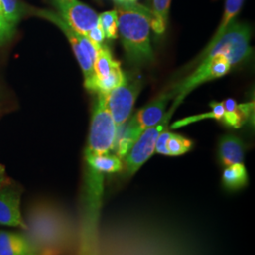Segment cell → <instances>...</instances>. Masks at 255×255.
I'll return each mask as SVG.
<instances>
[{
  "label": "cell",
  "instance_id": "1",
  "mask_svg": "<svg viewBox=\"0 0 255 255\" xmlns=\"http://www.w3.org/2000/svg\"><path fill=\"white\" fill-rule=\"evenodd\" d=\"M118 6L119 34L128 63L141 66L150 64L154 54L150 44V28L155 33H164L166 24L153 10L137 2L124 1Z\"/></svg>",
  "mask_w": 255,
  "mask_h": 255
},
{
  "label": "cell",
  "instance_id": "2",
  "mask_svg": "<svg viewBox=\"0 0 255 255\" xmlns=\"http://www.w3.org/2000/svg\"><path fill=\"white\" fill-rule=\"evenodd\" d=\"M27 229L23 233L38 248L42 255H55L70 239V225L64 214L53 206L38 203L24 218Z\"/></svg>",
  "mask_w": 255,
  "mask_h": 255
},
{
  "label": "cell",
  "instance_id": "3",
  "mask_svg": "<svg viewBox=\"0 0 255 255\" xmlns=\"http://www.w3.org/2000/svg\"><path fill=\"white\" fill-rule=\"evenodd\" d=\"M118 126L106 105V95L98 94L95 101L84 159L110 153L115 146Z\"/></svg>",
  "mask_w": 255,
  "mask_h": 255
},
{
  "label": "cell",
  "instance_id": "4",
  "mask_svg": "<svg viewBox=\"0 0 255 255\" xmlns=\"http://www.w3.org/2000/svg\"><path fill=\"white\" fill-rule=\"evenodd\" d=\"M200 62L201 64L193 73L175 85L169 91L174 99L172 106L175 108H177L183 99L196 87L204 82L225 76L232 68V64L224 55H205Z\"/></svg>",
  "mask_w": 255,
  "mask_h": 255
},
{
  "label": "cell",
  "instance_id": "5",
  "mask_svg": "<svg viewBox=\"0 0 255 255\" xmlns=\"http://www.w3.org/2000/svg\"><path fill=\"white\" fill-rule=\"evenodd\" d=\"M33 13L41 18L46 19L59 27L72 46L74 54L81 65L84 75V82H89L94 77L93 63L96 59L99 47L84 35L77 32L57 12L50 9H35Z\"/></svg>",
  "mask_w": 255,
  "mask_h": 255
},
{
  "label": "cell",
  "instance_id": "6",
  "mask_svg": "<svg viewBox=\"0 0 255 255\" xmlns=\"http://www.w3.org/2000/svg\"><path fill=\"white\" fill-rule=\"evenodd\" d=\"M251 34V27L248 24L234 20L205 55H224L232 66L240 64L252 53Z\"/></svg>",
  "mask_w": 255,
  "mask_h": 255
},
{
  "label": "cell",
  "instance_id": "7",
  "mask_svg": "<svg viewBox=\"0 0 255 255\" xmlns=\"http://www.w3.org/2000/svg\"><path fill=\"white\" fill-rule=\"evenodd\" d=\"M175 107H171L169 112L164 114L162 120L153 127L147 128L138 137L134 144L130 147L127 155L124 157L128 176H132L141 168V166L155 152V146L158 136L167 127L168 121L173 115Z\"/></svg>",
  "mask_w": 255,
  "mask_h": 255
},
{
  "label": "cell",
  "instance_id": "8",
  "mask_svg": "<svg viewBox=\"0 0 255 255\" xmlns=\"http://www.w3.org/2000/svg\"><path fill=\"white\" fill-rule=\"evenodd\" d=\"M140 89L138 80L126 77L124 82L106 95V105L118 127L124 125L129 119Z\"/></svg>",
  "mask_w": 255,
  "mask_h": 255
},
{
  "label": "cell",
  "instance_id": "9",
  "mask_svg": "<svg viewBox=\"0 0 255 255\" xmlns=\"http://www.w3.org/2000/svg\"><path fill=\"white\" fill-rule=\"evenodd\" d=\"M57 13L80 34L86 36L99 24L98 13L80 0H49Z\"/></svg>",
  "mask_w": 255,
  "mask_h": 255
},
{
  "label": "cell",
  "instance_id": "10",
  "mask_svg": "<svg viewBox=\"0 0 255 255\" xmlns=\"http://www.w3.org/2000/svg\"><path fill=\"white\" fill-rule=\"evenodd\" d=\"M0 225L22 231L27 229L21 212V192L15 187L6 185L0 188Z\"/></svg>",
  "mask_w": 255,
  "mask_h": 255
},
{
  "label": "cell",
  "instance_id": "11",
  "mask_svg": "<svg viewBox=\"0 0 255 255\" xmlns=\"http://www.w3.org/2000/svg\"><path fill=\"white\" fill-rule=\"evenodd\" d=\"M170 100H172V96L169 91L159 95L146 106L138 110L135 115L127 121L128 123L141 132L147 128L153 127L164 118L166 106Z\"/></svg>",
  "mask_w": 255,
  "mask_h": 255
},
{
  "label": "cell",
  "instance_id": "12",
  "mask_svg": "<svg viewBox=\"0 0 255 255\" xmlns=\"http://www.w3.org/2000/svg\"><path fill=\"white\" fill-rule=\"evenodd\" d=\"M0 255H42L23 233L0 231Z\"/></svg>",
  "mask_w": 255,
  "mask_h": 255
},
{
  "label": "cell",
  "instance_id": "13",
  "mask_svg": "<svg viewBox=\"0 0 255 255\" xmlns=\"http://www.w3.org/2000/svg\"><path fill=\"white\" fill-rule=\"evenodd\" d=\"M218 155L220 164L223 166L243 163L245 156V146L239 137L226 134L219 142Z\"/></svg>",
  "mask_w": 255,
  "mask_h": 255
},
{
  "label": "cell",
  "instance_id": "14",
  "mask_svg": "<svg viewBox=\"0 0 255 255\" xmlns=\"http://www.w3.org/2000/svg\"><path fill=\"white\" fill-rule=\"evenodd\" d=\"M222 103L225 113L220 122L227 127L234 128L241 127L246 122L247 119L251 118L255 109L254 102L237 104L235 100L227 99L226 101H222Z\"/></svg>",
  "mask_w": 255,
  "mask_h": 255
},
{
  "label": "cell",
  "instance_id": "15",
  "mask_svg": "<svg viewBox=\"0 0 255 255\" xmlns=\"http://www.w3.org/2000/svg\"><path fill=\"white\" fill-rule=\"evenodd\" d=\"M125 78L126 75L123 73L119 65L102 79H95L93 77L89 82H84V86L89 91L107 95L124 82Z\"/></svg>",
  "mask_w": 255,
  "mask_h": 255
},
{
  "label": "cell",
  "instance_id": "16",
  "mask_svg": "<svg viewBox=\"0 0 255 255\" xmlns=\"http://www.w3.org/2000/svg\"><path fill=\"white\" fill-rule=\"evenodd\" d=\"M86 170H91L94 172L104 175V174L117 173L123 169L122 159L118 155H100L97 157H92L85 159Z\"/></svg>",
  "mask_w": 255,
  "mask_h": 255
},
{
  "label": "cell",
  "instance_id": "17",
  "mask_svg": "<svg viewBox=\"0 0 255 255\" xmlns=\"http://www.w3.org/2000/svg\"><path fill=\"white\" fill-rule=\"evenodd\" d=\"M243 3H244V0H226L225 1L224 13H223L222 20H221V22L219 24V28L216 31V33L214 34L213 38L211 39L208 46L205 47V49L198 57V59H197L198 61H201V58L206 54L210 49L212 48V46L217 43V41L223 34V32L226 30V28L228 27L229 25L235 20L236 16L239 13L240 9L242 8Z\"/></svg>",
  "mask_w": 255,
  "mask_h": 255
},
{
  "label": "cell",
  "instance_id": "18",
  "mask_svg": "<svg viewBox=\"0 0 255 255\" xmlns=\"http://www.w3.org/2000/svg\"><path fill=\"white\" fill-rule=\"evenodd\" d=\"M249 182L246 166L243 163L226 166L222 173V184L229 191L244 188Z\"/></svg>",
  "mask_w": 255,
  "mask_h": 255
},
{
  "label": "cell",
  "instance_id": "19",
  "mask_svg": "<svg viewBox=\"0 0 255 255\" xmlns=\"http://www.w3.org/2000/svg\"><path fill=\"white\" fill-rule=\"evenodd\" d=\"M119 65H120L119 62L113 58L109 48L107 46H101L98 49L96 59L93 63L94 78L102 79Z\"/></svg>",
  "mask_w": 255,
  "mask_h": 255
},
{
  "label": "cell",
  "instance_id": "20",
  "mask_svg": "<svg viewBox=\"0 0 255 255\" xmlns=\"http://www.w3.org/2000/svg\"><path fill=\"white\" fill-rule=\"evenodd\" d=\"M99 22L108 39H117L119 37V17L117 9L102 12L99 15Z\"/></svg>",
  "mask_w": 255,
  "mask_h": 255
},
{
  "label": "cell",
  "instance_id": "21",
  "mask_svg": "<svg viewBox=\"0 0 255 255\" xmlns=\"http://www.w3.org/2000/svg\"><path fill=\"white\" fill-rule=\"evenodd\" d=\"M193 142L190 139L182 136L181 134L172 133L167 140L166 147L168 151V156H180L185 154L191 150Z\"/></svg>",
  "mask_w": 255,
  "mask_h": 255
},
{
  "label": "cell",
  "instance_id": "22",
  "mask_svg": "<svg viewBox=\"0 0 255 255\" xmlns=\"http://www.w3.org/2000/svg\"><path fill=\"white\" fill-rule=\"evenodd\" d=\"M0 2L4 9V17L11 25L15 26L22 14V8L18 0H0Z\"/></svg>",
  "mask_w": 255,
  "mask_h": 255
},
{
  "label": "cell",
  "instance_id": "23",
  "mask_svg": "<svg viewBox=\"0 0 255 255\" xmlns=\"http://www.w3.org/2000/svg\"><path fill=\"white\" fill-rule=\"evenodd\" d=\"M170 2L171 0H152V6H153L152 10L156 13V15L165 24L167 23Z\"/></svg>",
  "mask_w": 255,
  "mask_h": 255
},
{
  "label": "cell",
  "instance_id": "24",
  "mask_svg": "<svg viewBox=\"0 0 255 255\" xmlns=\"http://www.w3.org/2000/svg\"><path fill=\"white\" fill-rule=\"evenodd\" d=\"M15 26L0 15V45L7 43L14 34Z\"/></svg>",
  "mask_w": 255,
  "mask_h": 255
},
{
  "label": "cell",
  "instance_id": "25",
  "mask_svg": "<svg viewBox=\"0 0 255 255\" xmlns=\"http://www.w3.org/2000/svg\"><path fill=\"white\" fill-rule=\"evenodd\" d=\"M171 132L168 129H165L160 133V135L158 136L157 142H156V146H155V151L159 154L164 155V156H168V151H167V147H166V143L167 140L170 136Z\"/></svg>",
  "mask_w": 255,
  "mask_h": 255
},
{
  "label": "cell",
  "instance_id": "26",
  "mask_svg": "<svg viewBox=\"0 0 255 255\" xmlns=\"http://www.w3.org/2000/svg\"><path fill=\"white\" fill-rule=\"evenodd\" d=\"M86 37L97 47H100V46H102V43L104 42L106 36H105V33H104V31H103V29L101 27L100 22H99V24L96 27L89 31V33L86 35Z\"/></svg>",
  "mask_w": 255,
  "mask_h": 255
},
{
  "label": "cell",
  "instance_id": "27",
  "mask_svg": "<svg viewBox=\"0 0 255 255\" xmlns=\"http://www.w3.org/2000/svg\"><path fill=\"white\" fill-rule=\"evenodd\" d=\"M210 107L212 108V111L216 114L217 116V120L221 121L223 119V116H224V113H225V109H224V106H223V103L222 102H211L210 103Z\"/></svg>",
  "mask_w": 255,
  "mask_h": 255
},
{
  "label": "cell",
  "instance_id": "28",
  "mask_svg": "<svg viewBox=\"0 0 255 255\" xmlns=\"http://www.w3.org/2000/svg\"><path fill=\"white\" fill-rule=\"evenodd\" d=\"M9 178L6 174V168L3 164H0V188L6 185H9Z\"/></svg>",
  "mask_w": 255,
  "mask_h": 255
},
{
  "label": "cell",
  "instance_id": "29",
  "mask_svg": "<svg viewBox=\"0 0 255 255\" xmlns=\"http://www.w3.org/2000/svg\"><path fill=\"white\" fill-rule=\"evenodd\" d=\"M124 1H128V2H136L137 0H124ZM124 1H123V2H124Z\"/></svg>",
  "mask_w": 255,
  "mask_h": 255
}]
</instances>
